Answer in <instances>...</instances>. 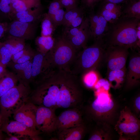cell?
Returning <instances> with one entry per match:
<instances>
[{
	"label": "cell",
	"instance_id": "21",
	"mask_svg": "<svg viewBox=\"0 0 140 140\" xmlns=\"http://www.w3.org/2000/svg\"><path fill=\"white\" fill-rule=\"evenodd\" d=\"M32 59L22 64L15 63L13 66L14 69L20 76L18 79L19 83L27 86H29V83L32 82Z\"/></svg>",
	"mask_w": 140,
	"mask_h": 140
},
{
	"label": "cell",
	"instance_id": "50",
	"mask_svg": "<svg viewBox=\"0 0 140 140\" xmlns=\"http://www.w3.org/2000/svg\"><path fill=\"white\" fill-rule=\"evenodd\" d=\"M1 42H0V44H1Z\"/></svg>",
	"mask_w": 140,
	"mask_h": 140
},
{
	"label": "cell",
	"instance_id": "35",
	"mask_svg": "<svg viewBox=\"0 0 140 140\" xmlns=\"http://www.w3.org/2000/svg\"><path fill=\"white\" fill-rule=\"evenodd\" d=\"M100 8L110 11L121 12V5L111 2H101Z\"/></svg>",
	"mask_w": 140,
	"mask_h": 140
},
{
	"label": "cell",
	"instance_id": "48",
	"mask_svg": "<svg viewBox=\"0 0 140 140\" xmlns=\"http://www.w3.org/2000/svg\"><path fill=\"white\" fill-rule=\"evenodd\" d=\"M3 21H5L3 19L0 13V22Z\"/></svg>",
	"mask_w": 140,
	"mask_h": 140
},
{
	"label": "cell",
	"instance_id": "15",
	"mask_svg": "<svg viewBox=\"0 0 140 140\" xmlns=\"http://www.w3.org/2000/svg\"><path fill=\"white\" fill-rule=\"evenodd\" d=\"M90 11L88 17L91 38L94 40L103 38L108 31V23L97 11Z\"/></svg>",
	"mask_w": 140,
	"mask_h": 140
},
{
	"label": "cell",
	"instance_id": "16",
	"mask_svg": "<svg viewBox=\"0 0 140 140\" xmlns=\"http://www.w3.org/2000/svg\"><path fill=\"white\" fill-rule=\"evenodd\" d=\"M140 80V55L136 53L130 58L127 69L126 87L131 88L138 84Z\"/></svg>",
	"mask_w": 140,
	"mask_h": 140
},
{
	"label": "cell",
	"instance_id": "22",
	"mask_svg": "<svg viewBox=\"0 0 140 140\" xmlns=\"http://www.w3.org/2000/svg\"><path fill=\"white\" fill-rule=\"evenodd\" d=\"M121 5V16L140 19V0H128Z\"/></svg>",
	"mask_w": 140,
	"mask_h": 140
},
{
	"label": "cell",
	"instance_id": "43",
	"mask_svg": "<svg viewBox=\"0 0 140 140\" xmlns=\"http://www.w3.org/2000/svg\"><path fill=\"white\" fill-rule=\"evenodd\" d=\"M128 0H100L101 2H109L121 5Z\"/></svg>",
	"mask_w": 140,
	"mask_h": 140
},
{
	"label": "cell",
	"instance_id": "29",
	"mask_svg": "<svg viewBox=\"0 0 140 140\" xmlns=\"http://www.w3.org/2000/svg\"><path fill=\"white\" fill-rule=\"evenodd\" d=\"M84 9L81 6L66 10L62 25L65 27L71 21L79 15L84 13Z\"/></svg>",
	"mask_w": 140,
	"mask_h": 140
},
{
	"label": "cell",
	"instance_id": "33",
	"mask_svg": "<svg viewBox=\"0 0 140 140\" xmlns=\"http://www.w3.org/2000/svg\"><path fill=\"white\" fill-rule=\"evenodd\" d=\"M12 54L5 47L3 43L0 45V61L3 65H6L11 59Z\"/></svg>",
	"mask_w": 140,
	"mask_h": 140
},
{
	"label": "cell",
	"instance_id": "25",
	"mask_svg": "<svg viewBox=\"0 0 140 140\" xmlns=\"http://www.w3.org/2000/svg\"><path fill=\"white\" fill-rule=\"evenodd\" d=\"M127 68L110 71L107 72L110 84L115 87L118 88L125 81Z\"/></svg>",
	"mask_w": 140,
	"mask_h": 140
},
{
	"label": "cell",
	"instance_id": "32",
	"mask_svg": "<svg viewBox=\"0 0 140 140\" xmlns=\"http://www.w3.org/2000/svg\"><path fill=\"white\" fill-rule=\"evenodd\" d=\"M83 76V82L85 85L89 88L94 87L98 80L97 74L93 70L86 73Z\"/></svg>",
	"mask_w": 140,
	"mask_h": 140
},
{
	"label": "cell",
	"instance_id": "49",
	"mask_svg": "<svg viewBox=\"0 0 140 140\" xmlns=\"http://www.w3.org/2000/svg\"><path fill=\"white\" fill-rule=\"evenodd\" d=\"M2 124V121L1 116L0 115V129Z\"/></svg>",
	"mask_w": 140,
	"mask_h": 140
},
{
	"label": "cell",
	"instance_id": "9",
	"mask_svg": "<svg viewBox=\"0 0 140 140\" xmlns=\"http://www.w3.org/2000/svg\"><path fill=\"white\" fill-rule=\"evenodd\" d=\"M40 22L27 23L17 20L8 22L5 34L24 40L31 39L34 37Z\"/></svg>",
	"mask_w": 140,
	"mask_h": 140
},
{
	"label": "cell",
	"instance_id": "30",
	"mask_svg": "<svg viewBox=\"0 0 140 140\" xmlns=\"http://www.w3.org/2000/svg\"><path fill=\"white\" fill-rule=\"evenodd\" d=\"M12 12L11 0H0V13L5 20H10Z\"/></svg>",
	"mask_w": 140,
	"mask_h": 140
},
{
	"label": "cell",
	"instance_id": "13",
	"mask_svg": "<svg viewBox=\"0 0 140 140\" xmlns=\"http://www.w3.org/2000/svg\"><path fill=\"white\" fill-rule=\"evenodd\" d=\"M37 106L28 101L13 114L14 120L31 128L38 130L36 128V114Z\"/></svg>",
	"mask_w": 140,
	"mask_h": 140
},
{
	"label": "cell",
	"instance_id": "17",
	"mask_svg": "<svg viewBox=\"0 0 140 140\" xmlns=\"http://www.w3.org/2000/svg\"><path fill=\"white\" fill-rule=\"evenodd\" d=\"M97 94L96 99L92 102L91 108L95 113L104 114L109 111L113 108L114 103L107 91L101 89L96 90Z\"/></svg>",
	"mask_w": 140,
	"mask_h": 140
},
{
	"label": "cell",
	"instance_id": "47",
	"mask_svg": "<svg viewBox=\"0 0 140 140\" xmlns=\"http://www.w3.org/2000/svg\"><path fill=\"white\" fill-rule=\"evenodd\" d=\"M2 131L0 129V140H2L3 139V135L2 133Z\"/></svg>",
	"mask_w": 140,
	"mask_h": 140
},
{
	"label": "cell",
	"instance_id": "37",
	"mask_svg": "<svg viewBox=\"0 0 140 140\" xmlns=\"http://www.w3.org/2000/svg\"><path fill=\"white\" fill-rule=\"evenodd\" d=\"M100 0H81V6L84 9H87L90 11L93 10L96 5Z\"/></svg>",
	"mask_w": 140,
	"mask_h": 140
},
{
	"label": "cell",
	"instance_id": "4",
	"mask_svg": "<svg viewBox=\"0 0 140 140\" xmlns=\"http://www.w3.org/2000/svg\"><path fill=\"white\" fill-rule=\"evenodd\" d=\"M78 77L70 71L63 70L57 108L79 107L82 100V92Z\"/></svg>",
	"mask_w": 140,
	"mask_h": 140
},
{
	"label": "cell",
	"instance_id": "26",
	"mask_svg": "<svg viewBox=\"0 0 140 140\" xmlns=\"http://www.w3.org/2000/svg\"><path fill=\"white\" fill-rule=\"evenodd\" d=\"M0 79V97L17 85L18 80L13 74H6Z\"/></svg>",
	"mask_w": 140,
	"mask_h": 140
},
{
	"label": "cell",
	"instance_id": "45",
	"mask_svg": "<svg viewBox=\"0 0 140 140\" xmlns=\"http://www.w3.org/2000/svg\"><path fill=\"white\" fill-rule=\"evenodd\" d=\"M140 97L138 96L136 99L135 101V105L136 108L139 110H140Z\"/></svg>",
	"mask_w": 140,
	"mask_h": 140
},
{
	"label": "cell",
	"instance_id": "11",
	"mask_svg": "<svg viewBox=\"0 0 140 140\" xmlns=\"http://www.w3.org/2000/svg\"><path fill=\"white\" fill-rule=\"evenodd\" d=\"M79 107L68 108L57 116L55 131L58 132L65 129L84 124Z\"/></svg>",
	"mask_w": 140,
	"mask_h": 140
},
{
	"label": "cell",
	"instance_id": "27",
	"mask_svg": "<svg viewBox=\"0 0 140 140\" xmlns=\"http://www.w3.org/2000/svg\"><path fill=\"white\" fill-rule=\"evenodd\" d=\"M54 42L52 36H41L37 37L35 40L38 51L43 53H47L53 47Z\"/></svg>",
	"mask_w": 140,
	"mask_h": 140
},
{
	"label": "cell",
	"instance_id": "7",
	"mask_svg": "<svg viewBox=\"0 0 140 140\" xmlns=\"http://www.w3.org/2000/svg\"><path fill=\"white\" fill-rule=\"evenodd\" d=\"M129 49L127 47L118 46L106 47L104 61L106 63L107 72L126 68Z\"/></svg>",
	"mask_w": 140,
	"mask_h": 140
},
{
	"label": "cell",
	"instance_id": "31",
	"mask_svg": "<svg viewBox=\"0 0 140 140\" xmlns=\"http://www.w3.org/2000/svg\"><path fill=\"white\" fill-rule=\"evenodd\" d=\"M97 12L109 24L115 22L121 16V12L110 11L100 8Z\"/></svg>",
	"mask_w": 140,
	"mask_h": 140
},
{
	"label": "cell",
	"instance_id": "20",
	"mask_svg": "<svg viewBox=\"0 0 140 140\" xmlns=\"http://www.w3.org/2000/svg\"><path fill=\"white\" fill-rule=\"evenodd\" d=\"M86 128L84 124L63 130L59 132V140H80L84 137Z\"/></svg>",
	"mask_w": 140,
	"mask_h": 140
},
{
	"label": "cell",
	"instance_id": "10",
	"mask_svg": "<svg viewBox=\"0 0 140 140\" xmlns=\"http://www.w3.org/2000/svg\"><path fill=\"white\" fill-rule=\"evenodd\" d=\"M54 70L50 66L46 53L38 51L35 53L32 60V81L37 85L53 72Z\"/></svg>",
	"mask_w": 140,
	"mask_h": 140
},
{
	"label": "cell",
	"instance_id": "14",
	"mask_svg": "<svg viewBox=\"0 0 140 140\" xmlns=\"http://www.w3.org/2000/svg\"><path fill=\"white\" fill-rule=\"evenodd\" d=\"M117 126L121 133L129 136L137 133L140 128L139 120L127 109L121 112Z\"/></svg>",
	"mask_w": 140,
	"mask_h": 140
},
{
	"label": "cell",
	"instance_id": "23",
	"mask_svg": "<svg viewBox=\"0 0 140 140\" xmlns=\"http://www.w3.org/2000/svg\"><path fill=\"white\" fill-rule=\"evenodd\" d=\"M11 0L12 10L11 17L15 13L34 8L41 4V0Z\"/></svg>",
	"mask_w": 140,
	"mask_h": 140
},
{
	"label": "cell",
	"instance_id": "41",
	"mask_svg": "<svg viewBox=\"0 0 140 140\" xmlns=\"http://www.w3.org/2000/svg\"><path fill=\"white\" fill-rule=\"evenodd\" d=\"M28 47L25 46V48L16 54L12 55L11 59L13 62L16 63L17 60L20 58L26 52Z\"/></svg>",
	"mask_w": 140,
	"mask_h": 140
},
{
	"label": "cell",
	"instance_id": "3",
	"mask_svg": "<svg viewBox=\"0 0 140 140\" xmlns=\"http://www.w3.org/2000/svg\"><path fill=\"white\" fill-rule=\"evenodd\" d=\"M61 78L60 71L54 70L31 91L29 101L37 106H43L56 110Z\"/></svg>",
	"mask_w": 140,
	"mask_h": 140
},
{
	"label": "cell",
	"instance_id": "2",
	"mask_svg": "<svg viewBox=\"0 0 140 140\" xmlns=\"http://www.w3.org/2000/svg\"><path fill=\"white\" fill-rule=\"evenodd\" d=\"M106 47L103 38L94 40L93 44L86 46L77 53L71 72L78 76L95 70L104 61Z\"/></svg>",
	"mask_w": 140,
	"mask_h": 140
},
{
	"label": "cell",
	"instance_id": "34",
	"mask_svg": "<svg viewBox=\"0 0 140 140\" xmlns=\"http://www.w3.org/2000/svg\"><path fill=\"white\" fill-rule=\"evenodd\" d=\"M62 8H63L60 0H53L49 4L47 13L51 17L57 12Z\"/></svg>",
	"mask_w": 140,
	"mask_h": 140
},
{
	"label": "cell",
	"instance_id": "18",
	"mask_svg": "<svg viewBox=\"0 0 140 140\" xmlns=\"http://www.w3.org/2000/svg\"><path fill=\"white\" fill-rule=\"evenodd\" d=\"M90 38L88 18L84 17L77 34L75 37L67 40L78 50L86 46L88 41Z\"/></svg>",
	"mask_w": 140,
	"mask_h": 140
},
{
	"label": "cell",
	"instance_id": "38",
	"mask_svg": "<svg viewBox=\"0 0 140 140\" xmlns=\"http://www.w3.org/2000/svg\"><path fill=\"white\" fill-rule=\"evenodd\" d=\"M63 8L68 10L76 8L79 3V0H60Z\"/></svg>",
	"mask_w": 140,
	"mask_h": 140
},
{
	"label": "cell",
	"instance_id": "36",
	"mask_svg": "<svg viewBox=\"0 0 140 140\" xmlns=\"http://www.w3.org/2000/svg\"><path fill=\"white\" fill-rule=\"evenodd\" d=\"M63 8H62L59 10L51 17L57 27L58 26L62 25L65 11Z\"/></svg>",
	"mask_w": 140,
	"mask_h": 140
},
{
	"label": "cell",
	"instance_id": "24",
	"mask_svg": "<svg viewBox=\"0 0 140 140\" xmlns=\"http://www.w3.org/2000/svg\"><path fill=\"white\" fill-rule=\"evenodd\" d=\"M3 43L12 55L23 50L26 46L25 40L11 36H7Z\"/></svg>",
	"mask_w": 140,
	"mask_h": 140
},
{
	"label": "cell",
	"instance_id": "40",
	"mask_svg": "<svg viewBox=\"0 0 140 140\" xmlns=\"http://www.w3.org/2000/svg\"><path fill=\"white\" fill-rule=\"evenodd\" d=\"M110 84L108 80L103 79L98 80L95 86V88L97 90L102 89L108 91L110 89Z\"/></svg>",
	"mask_w": 140,
	"mask_h": 140
},
{
	"label": "cell",
	"instance_id": "39",
	"mask_svg": "<svg viewBox=\"0 0 140 140\" xmlns=\"http://www.w3.org/2000/svg\"><path fill=\"white\" fill-rule=\"evenodd\" d=\"M84 17V13L79 15L64 27L65 29L80 26L81 24Z\"/></svg>",
	"mask_w": 140,
	"mask_h": 140
},
{
	"label": "cell",
	"instance_id": "42",
	"mask_svg": "<svg viewBox=\"0 0 140 140\" xmlns=\"http://www.w3.org/2000/svg\"><path fill=\"white\" fill-rule=\"evenodd\" d=\"M8 23L6 21L0 22V39L5 34Z\"/></svg>",
	"mask_w": 140,
	"mask_h": 140
},
{
	"label": "cell",
	"instance_id": "46",
	"mask_svg": "<svg viewBox=\"0 0 140 140\" xmlns=\"http://www.w3.org/2000/svg\"><path fill=\"white\" fill-rule=\"evenodd\" d=\"M9 137L6 138V140H18L20 139L19 137L17 136H13L11 135H9Z\"/></svg>",
	"mask_w": 140,
	"mask_h": 140
},
{
	"label": "cell",
	"instance_id": "1",
	"mask_svg": "<svg viewBox=\"0 0 140 140\" xmlns=\"http://www.w3.org/2000/svg\"><path fill=\"white\" fill-rule=\"evenodd\" d=\"M140 19L120 16L114 22L108 23L107 32L103 37L106 47L121 46L132 50L140 47L137 31Z\"/></svg>",
	"mask_w": 140,
	"mask_h": 140
},
{
	"label": "cell",
	"instance_id": "44",
	"mask_svg": "<svg viewBox=\"0 0 140 140\" xmlns=\"http://www.w3.org/2000/svg\"><path fill=\"white\" fill-rule=\"evenodd\" d=\"M5 66L0 61V76L3 75L5 74Z\"/></svg>",
	"mask_w": 140,
	"mask_h": 140
},
{
	"label": "cell",
	"instance_id": "5",
	"mask_svg": "<svg viewBox=\"0 0 140 140\" xmlns=\"http://www.w3.org/2000/svg\"><path fill=\"white\" fill-rule=\"evenodd\" d=\"M77 51L62 35L55 39L53 47L46 55L50 65L54 70L70 71Z\"/></svg>",
	"mask_w": 140,
	"mask_h": 140
},
{
	"label": "cell",
	"instance_id": "8",
	"mask_svg": "<svg viewBox=\"0 0 140 140\" xmlns=\"http://www.w3.org/2000/svg\"><path fill=\"white\" fill-rule=\"evenodd\" d=\"M54 109L37 106L36 128L41 132L49 134L55 131L57 116Z\"/></svg>",
	"mask_w": 140,
	"mask_h": 140
},
{
	"label": "cell",
	"instance_id": "12",
	"mask_svg": "<svg viewBox=\"0 0 140 140\" xmlns=\"http://www.w3.org/2000/svg\"><path fill=\"white\" fill-rule=\"evenodd\" d=\"M1 130L9 135L13 134L18 135L19 137H24L33 140L42 139L39 136L41 132L35 130L16 121H9L1 125Z\"/></svg>",
	"mask_w": 140,
	"mask_h": 140
},
{
	"label": "cell",
	"instance_id": "19",
	"mask_svg": "<svg viewBox=\"0 0 140 140\" xmlns=\"http://www.w3.org/2000/svg\"><path fill=\"white\" fill-rule=\"evenodd\" d=\"M44 8L41 4L37 7L13 14L10 21L17 20L27 23L41 22L44 14Z\"/></svg>",
	"mask_w": 140,
	"mask_h": 140
},
{
	"label": "cell",
	"instance_id": "6",
	"mask_svg": "<svg viewBox=\"0 0 140 140\" xmlns=\"http://www.w3.org/2000/svg\"><path fill=\"white\" fill-rule=\"evenodd\" d=\"M31 91L29 86L19 83L0 97L1 125L8 122L11 115L29 101Z\"/></svg>",
	"mask_w": 140,
	"mask_h": 140
},
{
	"label": "cell",
	"instance_id": "28",
	"mask_svg": "<svg viewBox=\"0 0 140 140\" xmlns=\"http://www.w3.org/2000/svg\"><path fill=\"white\" fill-rule=\"evenodd\" d=\"M41 36H52L57 27L47 13H44L41 20Z\"/></svg>",
	"mask_w": 140,
	"mask_h": 140
}]
</instances>
